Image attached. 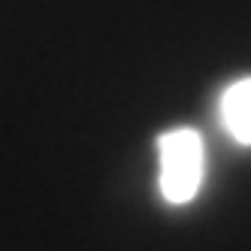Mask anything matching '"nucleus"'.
I'll return each instance as SVG.
<instances>
[{"label": "nucleus", "instance_id": "2", "mask_svg": "<svg viewBox=\"0 0 251 251\" xmlns=\"http://www.w3.org/2000/svg\"><path fill=\"white\" fill-rule=\"evenodd\" d=\"M221 124L233 142L251 146V76L230 82L221 94Z\"/></svg>", "mask_w": 251, "mask_h": 251}, {"label": "nucleus", "instance_id": "1", "mask_svg": "<svg viewBox=\"0 0 251 251\" xmlns=\"http://www.w3.org/2000/svg\"><path fill=\"white\" fill-rule=\"evenodd\" d=\"M160 157V194L173 206L191 203L203 188L206 176V146L194 127H173L157 136Z\"/></svg>", "mask_w": 251, "mask_h": 251}]
</instances>
